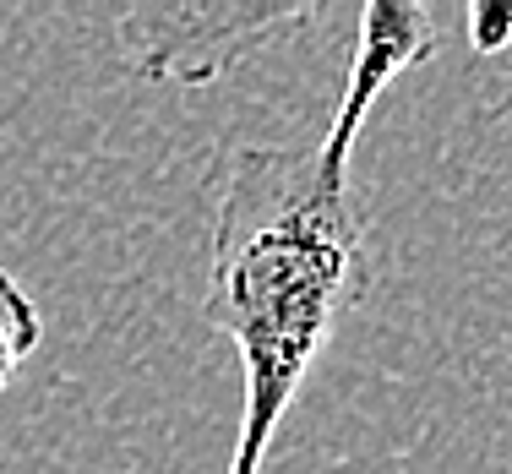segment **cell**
<instances>
[{"mask_svg":"<svg viewBox=\"0 0 512 474\" xmlns=\"http://www.w3.org/2000/svg\"><path fill=\"white\" fill-rule=\"evenodd\" d=\"M349 164L355 153H338L333 142H246L224 164L202 295L207 322L235 344L246 376L224 474H262L267 447L327 338L371 284V218L355 197Z\"/></svg>","mask_w":512,"mask_h":474,"instance_id":"obj_1","label":"cell"},{"mask_svg":"<svg viewBox=\"0 0 512 474\" xmlns=\"http://www.w3.org/2000/svg\"><path fill=\"white\" fill-rule=\"evenodd\" d=\"M44 344V316L33 306V295L17 284V273L0 267V393L11 387V376L22 371V360Z\"/></svg>","mask_w":512,"mask_h":474,"instance_id":"obj_4","label":"cell"},{"mask_svg":"<svg viewBox=\"0 0 512 474\" xmlns=\"http://www.w3.org/2000/svg\"><path fill=\"white\" fill-rule=\"evenodd\" d=\"M311 17L316 6H131L115 17V50L142 82L202 88Z\"/></svg>","mask_w":512,"mask_h":474,"instance_id":"obj_2","label":"cell"},{"mask_svg":"<svg viewBox=\"0 0 512 474\" xmlns=\"http://www.w3.org/2000/svg\"><path fill=\"white\" fill-rule=\"evenodd\" d=\"M469 39H474V50H502L512 39V6H474L469 11Z\"/></svg>","mask_w":512,"mask_h":474,"instance_id":"obj_5","label":"cell"},{"mask_svg":"<svg viewBox=\"0 0 512 474\" xmlns=\"http://www.w3.org/2000/svg\"><path fill=\"white\" fill-rule=\"evenodd\" d=\"M436 50V17L414 0H371L360 11V44L344 77V99L333 109V126L322 142H333L338 153H355L365 120H371L376 99L404 77L409 66H420Z\"/></svg>","mask_w":512,"mask_h":474,"instance_id":"obj_3","label":"cell"}]
</instances>
